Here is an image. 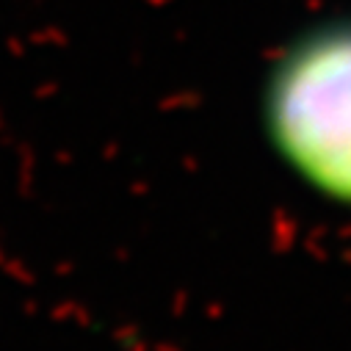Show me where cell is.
I'll return each mask as SVG.
<instances>
[{
  "label": "cell",
  "mask_w": 351,
  "mask_h": 351,
  "mask_svg": "<svg viewBox=\"0 0 351 351\" xmlns=\"http://www.w3.org/2000/svg\"><path fill=\"white\" fill-rule=\"evenodd\" d=\"M266 114L277 149L302 178L351 202V25L321 28L280 61Z\"/></svg>",
  "instance_id": "1"
}]
</instances>
